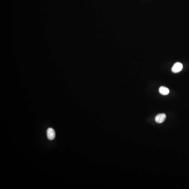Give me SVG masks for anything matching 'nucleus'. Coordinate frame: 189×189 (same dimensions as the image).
I'll return each mask as SVG.
<instances>
[{
    "instance_id": "nucleus-1",
    "label": "nucleus",
    "mask_w": 189,
    "mask_h": 189,
    "mask_svg": "<svg viewBox=\"0 0 189 189\" xmlns=\"http://www.w3.org/2000/svg\"><path fill=\"white\" fill-rule=\"evenodd\" d=\"M183 68V65L182 63H177L174 64L172 69V72L174 73H179L182 70Z\"/></svg>"
},
{
    "instance_id": "nucleus-2",
    "label": "nucleus",
    "mask_w": 189,
    "mask_h": 189,
    "mask_svg": "<svg viewBox=\"0 0 189 189\" xmlns=\"http://www.w3.org/2000/svg\"><path fill=\"white\" fill-rule=\"evenodd\" d=\"M47 134L48 138L50 140H53L55 138V132L54 130L52 128H49L48 129L47 131Z\"/></svg>"
},
{
    "instance_id": "nucleus-3",
    "label": "nucleus",
    "mask_w": 189,
    "mask_h": 189,
    "mask_svg": "<svg viewBox=\"0 0 189 189\" xmlns=\"http://www.w3.org/2000/svg\"><path fill=\"white\" fill-rule=\"evenodd\" d=\"M166 116L165 114H159L155 118V120L158 123H162L166 120Z\"/></svg>"
},
{
    "instance_id": "nucleus-4",
    "label": "nucleus",
    "mask_w": 189,
    "mask_h": 189,
    "mask_svg": "<svg viewBox=\"0 0 189 189\" xmlns=\"http://www.w3.org/2000/svg\"><path fill=\"white\" fill-rule=\"evenodd\" d=\"M159 92L161 94L166 95L169 94L170 90L167 88L165 86H161L159 88Z\"/></svg>"
}]
</instances>
